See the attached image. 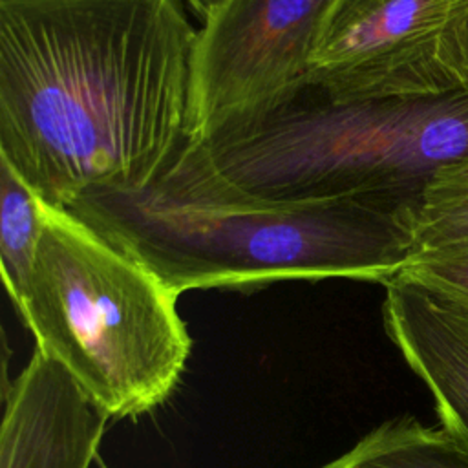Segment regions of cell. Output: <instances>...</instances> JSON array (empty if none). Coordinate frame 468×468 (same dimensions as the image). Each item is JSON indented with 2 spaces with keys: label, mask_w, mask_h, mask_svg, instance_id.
I'll return each mask as SVG.
<instances>
[{
  "label": "cell",
  "mask_w": 468,
  "mask_h": 468,
  "mask_svg": "<svg viewBox=\"0 0 468 468\" xmlns=\"http://www.w3.org/2000/svg\"><path fill=\"white\" fill-rule=\"evenodd\" d=\"M307 82L336 101L466 88L468 0H333Z\"/></svg>",
  "instance_id": "cell-5"
},
{
  "label": "cell",
  "mask_w": 468,
  "mask_h": 468,
  "mask_svg": "<svg viewBox=\"0 0 468 468\" xmlns=\"http://www.w3.org/2000/svg\"><path fill=\"white\" fill-rule=\"evenodd\" d=\"M411 234L413 254L468 241V155L442 166L426 185L411 208Z\"/></svg>",
  "instance_id": "cell-11"
},
{
  "label": "cell",
  "mask_w": 468,
  "mask_h": 468,
  "mask_svg": "<svg viewBox=\"0 0 468 468\" xmlns=\"http://www.w3.org/2000/svg\"><path fill=\"white\" fill-rule=\"evenodd\" d=\"M333 0H221L197 29L192 139L265 117L311 73Z\"/></svg>",
  "instance_id": "cell-6"
},
{
  "label": "cell",
  "mask_w": 468,
  "mask_h": 468,
  "mask_svg": "<svg viewBox=\"0 0 468 468\" xmlns=\"http://www.w3.org/2000/svg\"><path fill=\"white\" fill-rule=\"evenodd\" d=\"M199 143L221 176L256 196L411 210L442 166L468 155V86L336 101L305 82L265 117Z\"/></svg>",
  "instance_id": "cell-4"
},
{
  "label": "cell",
  "mask_w": 468,
  "mask_h": 468,
  "mask_svg": "<svg viewBox=\"0 0 468 468\" xmlns=\"http://www.w3.org/2000/svg\"><path fill=\"white\" fill-rule=\"evenodd\" d=\"M186 5H190V9L194 11V15L203 22L221 0H183Z\"/></svg>",
  "instance_id": "cell-13"
},
{
  "label": "cell",
  "mask_w": 468,
  "mask_h": 468,
  "mask_svg": "<svg viewBox=\"0 0 468 468\" xmlns=\"http://www.w3.org/2000/svg\"><path fill=\"white\" fill-rule=\"evenodd\" d=\"M44 214L15 305L35 347L62 364L110 419L150 413L172 395L192 351L179 296L69 208L46 203Z\"/></svg>",
  "instance_id": "cell-3"
},
{
  "label": "cell",
  "mask_w": 468,
  "mask_h": 468,
  "mask_svg": "<svg viewBox=\"0 0 468 468\" xmlns=\"http://www.w3.org/2000/svg\"><path fill=\"white\" fill-rule=\"evenodd\" d=\"M320 468H468V452L441 426L402 415L378 424Z\"/></svg>",
  "instance_id": "cell-9"
},
{
  "label": "cell",
  "mask_w": 468,
  "mask_h": 468,
  "mask_svg": "<svg viewBox=\"0 0 468 468\" xmlns=\"http://www.w3.org/2000/svg\"><path fill=\"white\" fill-rule=\"evenodd\" d=\"M44 199L0 157V265L5 291L16 305L44 234Z\"/></svg>",
  "instance_id": "cell-10"
},
{
  "label": "cell",
  "mask_w": 468,
  "mask_h": 468,
  "mask_svg": "<svg viewBox=\"0 0 468 468\" xmlns=\"http://www.w3.org/2000/svg\"><path fill=\"white\" fill-rule=\"evenodd\" d=\"M400 272L468 320V241L419 250Z\"/></svg>",
  "instance_id": "cell-12"
},
{
  "label": "cell",
  "mask_w": 468,
  "mask_h": 468,
  "mask_svg": "<svg viewBox=\"0 0 468 468\" xmlns=\"http://www.w3.org/2000/svg\"><path fill=\"white\" fill-rule=\"evenodd\" d=\"M68 208L177 296L285 280L386 285L413 254L410 208L256 196L221 176L196 139L146 188L90 194Z\"/></svg>",
  "instance_id": "cell-2"
},
{
  "label": "cell",
  "mask_w": 468,
  "mask_h": 468,
  "mask_svg": "<svg viewBox=\"0 0 468 468\" xmlns=\"http://www.w3.org/2000/svg\"><path fill=\"white\" fill-rule=\"evenodd\" d=\"M384 287L389 340L431 393L441 428L468 452V320L402 272Z\"/></svg>",
  "instance_id": "cell-8"
},
{
  "label": "cell",
  "mask_w": 468,
  "mask_h": 468,
  "mask_svg": "<svg viewBox=\"0 0 468 468\" xmlns=\"http://www.w3.org/2000/svg\"><path fill=\"white\" fill-rule=\"evenodd\" d=\"M183 0H0V157L49 205L152 185L192 139Z\"/></svg>",
  "instance_id": "cell-1"
},
{
  "label": "cell",
  "mask_w": 468,
  "mask_h": 468,
  "mask_svg": "<svg viewBox=\"0 0 468 468\" xmlns=\"http://www.w3.org/2000/svg\"><path fill=\"white\" fill-rule=\"evenodd\" d=\"M108 420L71 373L35 347L4 389L0 468H91Z\"/></svg>",
  "instance_id": "cell-7"
}]
</instances>
